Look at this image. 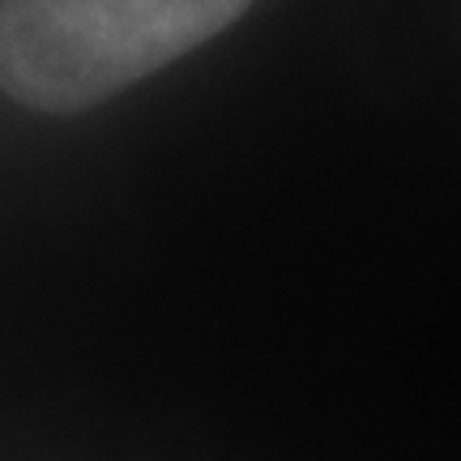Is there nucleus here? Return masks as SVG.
<instances>
[{
  "instance_id": "obj_1",
  "label": "nucleus",
  "mask_w": 461,
  "mask_h": 461,
  "mask_svg": "<svg viewBox=\"0 0 461 461\" xmlns=\"http://www.w3.org/2000/svg\"><path fill=\"white\" fill-rule=\"evenodd\" d=\"M252 0H9L0 14V90L68 115L180 60Z\"/></svg>"
}]
</instances>
